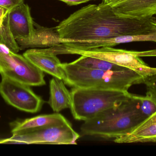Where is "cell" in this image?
<instances>
[{"mask_svg":"<svg viewBox=\"0 0 156 156\" xmlns=\"http://www.w3.org/2000/svg\"><path fill=\"white\" fill-rule=\"evenodd\" d=\"M0 7H2V6H0Z\"/></svg>","mask_w":156,"mask_h":156,"instance_id":"obj_24","label":"cell"},{"mask_svg":"<svg viewBox=\"0 0 156 156\" xmlns=\"http://www.w3.org/2000/svg\"><path fill=\"white\" fill-rule=\"evenodd\" d=\"M143 84L146 86L147 91L156 98V73L145 78Z\"/></svg>","mask_w":156,"mask_h":156,"instance_id":"obj_19","label":"cell"},{"mask_svg":"<svg viewBox=\"0 0 156 156\" xmlns=\"http://www.w3.org/2000/svg\"><path fill=\"white\" fill-rule=\"evenodd\" d=\"M70 110L74 119L85 121L130 98L132 93L115 90L74 88Z\"/></svg>","mask_w":156,"mask_h":156,"instance_id":"obj_4","label":"cell"},{"mask_svg":"<svg viewBox=\"0 0 156 156\" xmlns=\"http://www.w3.org/2000/svg\"><path fill=\"white\" fill-rule=\"evenodd\" d=\"M9 10V9L5 8V7H0V26L2 23L5 16Z\"/></svg>","mask_w":156,"mask_h":156,"instance_id":"obj_22","label":"cell"},{"mask_svg":"<svg viewBox=\"0 0 156 156\" xmlns=\"http://www.w3.org/2000/svg\"><path fill=\"white\" fill-rule=\"evenodd\" d=\"M69 121L58 113L43 114L25 119H17L10 123L11 132L14 135L20 134L32 130L48 126L61 124Z\"/></svg>","mask_w":156,"mask_h":156,"instance_id":"obj_12","label":"cell"},{"mask_svg":"<svg viewBox=\"0 0 156 156\" xmlns=\"http://www.w3.org/2000/svg\"><path fill=\"white\" fill-rule=\"evenodd\" d=\"M145 119L140 111L136 95L132 94L117 106L85 121L81 132L84 135L115 139L130 132Z\"/></svg>","mask_w":156,"mask_h":156,"instance_id":"obj_2","label":"cell"},{"mask_svg":"<svg viewBox=\"0 0 156 156\" xmlns=\"http://www.w3.org/2000/svg\"><path fill=\"white\" fill-rule=\"evenodd\" d=\"M9 23L16 40L30 39L34 35V22L29 6L24 2L9 9Z\"/></svg>","mask_w":156,"mask_h":156,"instance_id":"obj_9","label":"cell"},{"mask_svg":"<svg viewBox=\"0 0 156 156\" xmlns=\"http://www.w3.org/2000/svg\"><path fill=\"white\" fill-rule=\"evenodd\" d=\"M45 51L56 56L76 54L101 59L132 70L144 78L156 73V68L150 67L140 58L139 51L117 49L112 47L79 50L62 47L56 45L45 49Z\"/></svg>","mask_w":156,"mask_h":156,"instance_id":"obj_5","label":"cell"},{"mask_svg":"<svg viewBox=\"0 0 156 156\" xmlns=\"http://www.w3.org/2000/svg\"><path fill=\"white\" fill-rule=\"evenodd\" d=\"M49 90L48 103L54 112L59 113L65 109H70L72 103L71 92L67 89L62 80L55 77L51 79Z\"/></svg>","mask_w":156,"mask_h":156,"instance_id":"obj_14","label":"cell"},{"mask_svg":"<svg viewBox=\"0 0 156 156\" xmlns=\"http://www.w3.org/2000/svg\"><path fill=\"white\" fill-rule=\"evenodd\" d=\"M72 62L86 68L101 70L117 71L127 68L104 60L85 56H81L80 58Z\"/></svg>","mask_w":156,"mask_h":156,"instance_id":"obj_15","label":"cell"},{"mask_svg":"<svg viewBox=\"0 0 156 156\" xmlns=\"http://www.w3.org/2000/svg\"><path fill=\"white\" fill-rule=\"evenodd\" d=\"M2 78L0 94L7 104L30 113H36L41 110L44 101L33 91L31 86L5 77Z\"/></svg>","mask_w":156,"mask_h":156,"instance_id":"obj_8","label":"cell"},{"mask_svg":"<svg viewBox=\"0 0 156 156\" xmlns=\"http://www.w3.org/2000/svg\"><path fill=\"white\" fill-rule=\"evenodd\" d=\"M139 109L143 116L146 119L156 112V98L148 92L145 96L136 95Z\"/></svg>","mask_w":156,"mask_h":156,"instance_id":"obj_17","label":"cell"},{"mask_svg":"<svg viewBox=\"0 0 156 156\" xmlns=\"http://www.w3.org/2000/svg\"><path fill=\"white\" fill-rule=\"evenodd\" d=\"M118 143H156V112L143 121L133 131L114 139Z\"/></svg>","mask_w":156,"mask_h":156,"instance_id":"obj_13","label":"cell"},{"mask_svg":"<svg viewBox=\"0 0 156 156\" xmlns=\"http://www.w3.org/2000/svg\"><path fill=\"white\" fill-rule=\"evenodd\" d=\"M0 74L30 86L45 85L44 72L27 60L0 44Z\"/></svg>","mask_w":156,"mask_h":156,"instance_id":"obj_6","label":"cell"},{"mask_svg":"<svg viewBox=\"0 0 156 156\" xmlns=\"http://www.w3.org/2000/svg\"><path fill=\"white\" fill-rule=\"evenodd\" d=\"M155 29L156 17L138 19L121 16L111 5L103 2L84 6L62 21L55 27L54 44L141 34Z\"/></svg>","mask_w":156,"mask_h":156,"instance_id":"obj_1","label":"cell"},{"mask_svg":"<svg viewBox=\"0 0 156 156\" xmlns=\"http://www.w3.org/2000/svg\"><path fill=\"white\" fill-rule=\"evenodd\" d=\"M107 4L121 16L143 19L156 15V0H110Z\"/></svg>","mask_w":156,"mask_h":156,"instance_id":"obj_10","label":"cell"},{"mask_svg":"<svg viewBox=\"0 0 156 156\" xmlns=\"http://www.w3.org/2000/svg\"><path fill=\"white\" fill-rule=\"evenodd\" d=\"M121 43L134 42H154L156 43V29L146 34L133 35L121 36Z\"/></svg>","mask_w":156,"mask_h":156,"instance_id":"obj_18","label":"cell"},{"mask_svg":"<svg viewBox=\"0 0 156 156\" xmlns=\"http://www.w3.org/2000/svg\"><path fill=\"white\" fill-rule=\"evenodd\" d=\"M110 1V0H103V2H104L105 3H108V2Z\"/></svg>","mask_w":156,"mask_h":156,"instance_id":"obj_23","label":"cell"},{"mask_svg":"<svg viewBox=\"0 0 156 156\" xmlns=\"http://www.w3.org/2000/svg\"><path fill=\"white\" fill-rule=\"evenodd\" d=\"M80 136L69 122L14 135L10 138L0 139V144L76 145Z\"/></svg>","mask_w":156,"mask_h":156,"instance_id":"obj_7","label":"cell"},{"mask_svg":"<svg viewBox=\"0 0 156 156\" xmlns=\"http://www.w3.org/2000/svg\"><path fill=\"white\" fill-rule=\"evenodd\" d=\"M23 2V0H0V6L10 9Z\"/></svg>","mask_w":156,"mask_h":156,"instance_id":"obj_20","label":"cell"},{"mask_svg":"<svg viewBox=\"0 0 156 156\" xmlns=\"http://www.w3.org/2000/svg\"><path fill=\"white\" fill-rule=\"evenodd\" d=\"M30 62L43 72L65 81L66 75L61 62L56 55L47 53L42 49H31L23 54Z\"/></svg>","mask_w":156,"mask_h":156,"instance_id":"obj_11","label":"cell"},{"mask_svg":"<svg viewBox=\"0 0 156 156\" xmlns=\"http://www.w3.org/2000/svg\"><path fill=\"white\" fill-rule=\"evenodd\" d=\"M69 5H77L92 0H60Z\"/></svg>","mask_w":156,"mask_h":156,"instance_id":"obj_21","label":"cell"},{"mask_svg":"<svg viewBox=\"0 0 156 156\" xmlns=\"http://www.w3.org/2000/svg\"><path fill=\"white\" fill-rule=\"evenodd\" d=\"M9 11L5 15L2 23L0 26V44L4 45L12 51L18 53L20 49L10 29Z\"/></svg>","mask_w":156,"mask_h":156,"instance_id":"obj_16","label":"cell"},{"mask_svg":"<svg viewBox=\"0 0 156 156\" xmlns=\"http://www.w3.org/2000/svg\"><path fill=\"white\" fill-rule=\"evenodd\" d=\"M66 75L65 83L74 88H93L128 92L132 86L143 83L144 78L136 71L86 68L70 63H61Z\"/></svg>","mask_w":156,"mask_h":156,"instance_id":"obj_3","label":"cell"}]
</instances>
